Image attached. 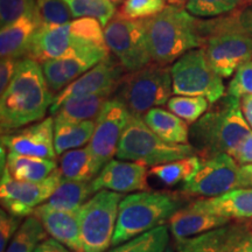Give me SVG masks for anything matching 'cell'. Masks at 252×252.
<instances>
[{
  "mask_svg": "<svg viewBox=\"0 0 252 252\" xmlns=\"http://www.w3.org/2000/svg\"><path fill=\"white\" fill-rule=\"evenodd\" d=\"M54 99L40 63L28 58L23 59L11 84L1 94V132L7 133L42 121Z\"/></svg>",
  "mask_w": 252,
  "mask_h": 252,
  "instance_id": "cell-1",
  "label": "cell"
},
{
  "mask_svg": "<svg viewBox=\"0 0 252 252\" xmlns=\"http://www.w3.org/2000/svg\"><path fill=\"white\" fill-rule=\"evenodd\" d=\"M214 104L189 131L190 145L201 159L220 153L232 156L252 132L242 112L241 99L226 94Z\"/></svg>",
  "mask_w": 252,
  "mask_h": 252,
  "instance_id": "cell-2",
  "label": "cell"
},
{
  "mask_svg": "<svg viewBox=\"0 0 252 252\" xmlns=\"http://www.w3.org/2000/svg\"><path fill=\"white\" fill-rule=\"evenodd\" d=\"M153 63L167 65L202 46L198 20L186 8L167 5L154 17L140 20Z\"/></svg>",
  "mask_w": 252,
  "mask_h": 252,
  "instance_id": "cell-3",
  "label": "cell"
},
{
  "mask_svg": "<svg viewBox=\"0 0 252 252\" xmlns=\"http://www.w3.org/2000/svg\"><path fill=\"white\" fill-rule=\"evenodd\" d=\"M184 198L171 191H137L123 197L119 203L112 247L166 224L181 209Z\"/></svg>",
  "mask_w": 252,
  "mask_h": 252,
  "instance_id": "cell-4",
  "label": "cell"
},
{
  "mask_svg": "<svg viewBox=\"0 0 252 252\" xmlns=\"http://www.w3.org/2000/svg\"><path fill=\"white\" fill-rule=\"evenodd\" d=\"M202 46L214 70L229 78L239 65L252 61V36L239 26L237 13L213 20H198Z\"/></svg>",
  "mask_w": 252,
  "mask_h": 252,
  "instance_id": "cell-5",
  "label": "cell"
},
{
  "mask_svg": "<svg viewBox=\"0 0 252 252\" xmlns=\"http://www.w3.org/2000/svg\"><path fill=\"white\" fill-rule=\"evenodd\" d=\"M197 156L190 144H169L151 130L143 117L131 115L123 132L116 157L119 160L158 166Z\"/></svg>",
  "mask_w": 252,
  "mask_h": 252,
  "instance_id": "cell-6",
  "label": "cell"
},
{
  "mask_svg": "<svg viewBox=\"0 0 252 252\" xmlns=\"http://www.w3.org/2000/svg\"><path fill=\"white\" fill-rule=\"evenodd\" d=\"M115 98L124 104L131 115L143 117L151 109L165 105L173 94L171 68L150 63L124 75Z\"/></svg>",
  "mask_w": 252,
  "mask_h": 252,
  "instance_id": "cell-7",
  "label": "cell"
},
{
  "mask_svg": "<svg viewBox=\"0 0 252 252\" xmlns=\"http://www.w3.org/2000/svg\"><path fill=\"white\" fill-rule=\"evenodd\" d=\"M252 187V165H239L231 156L220 153L201 159L193 179L182 186L186 195L216 197L238 188Z\"/></svg>",
  "mask_w": 252,
  "mask_h": 252,
  "instance_id": "cell-8",
  "label": "cell"
},
{
  "mask_svg": "<svg viewBox=\"0 0 252 252\" xmlns=\"http://www.w3.org/2000/svg\"><path fill=\"white\" fill-rule=\"evenodd\" d=\"M123 195L99 190L78 210L84 252H106L112 247Z\"/></svg>",
  "mask_w": 252,
  "mask_h": 252,
  "instance_id": "cell-9",
  "label": "cell"
},
{
  "mask_svg": "<svg viewBox=\"0 0 252 252\" xmlns=\"http://www.w3.org/2000/svg\"><path fill=\"white\" fill-rule=\"evenodd\" d=\"M173 94L204 97L216 103L224 97L223 78L214 70L203 48L189 50L171 67Z\"/></svg>",
  "mask_w": 252,
  "mask_h": 252,
  "instance_id": "cell-10",
  "label": "cell"
},
{
  "mask_svg": "<svg viewBox=\"0 0 252 252\" xmlns=\"http://www.w3.org/2000/svg\"><path fill=\"white\" fill-rule=\"evenodd\" d=\"M109 48L90 42L72 33L69 23L54 28L41 27L32 40L27 58L42 64L47 60L80 56L102 62Z\"/></svg>",
  "mask_w": 252,
  "mask_h": 252,
  "instance_id": "cell-11",
  "label": "cell"
},
{
  "mask_svg": "<svg viewBox=\"0 0 252 252\" xmlns=\"http://www.w3.org/2000/svg\"><path fill=\"white\" fill-rule=\"evenodd\" d=\"M104 37L110 52L127 71H137L152 63L140 20L117 14L104 27Z\"/></svg>",
  "mask_w": 252,
  "mask_h": 252,
  "instance_id": "cell-12",
  "label": "cell"
},
{
  "mask_svg": "<svg viewBox=\"0 0 252 252\" xmlns=\"http://www.w3.org/2000/svg\"><path fill=\"white\" fill-rule=\"evenodd\" d=\"M62 181L59 168L41 181H19L9 175L6 168L1 169L0 200L2 209L20 217L33 215L37 207L45 204L54 194Z\"/></svg>",
  "mask_w": 252,
  "mask_h": 252,
  "instance_id": "cell-13",
  "label": "cell"
},
{
  "mask_svg": "<svg viewBox=\"0 0 252 252\" xmlns=\"http://www.w3.org/2000/svg\"><path fill=\"white\" fill-rule=\"evenodd\" d=\"M130 118L127 108L115 97L104 104L97 116L94 134L88 146L100 171L117 153L122 134Z\"/></svg>",
  "mask_w": 252,
  "mask_h": 252,
  "instance_id": "cell-14",
  "label": "cell"
},
{
  "mask_svg": "<svg viewBox=\"0 0 252 252\" xmlns=\"http://www.w3.org/2000/svg\"><path fill=\"white\" fill-rule=\"evenodd\" d=\"M124 67L119 62H115L108 56L98 64H96L86 74L78 77L76 81L63 89L55 96L54 103L50 106L49 112L52 113L63 100L71 97L87 96V94L109 93L115 94L124 76Z\"/></svg>",
  "mask_w": 252,
  "mask_h": 252,
  "instance_id": "cell-15",
  "label": "cell"
},
{
  "mask_svg": "<svg viewBox=\"0 0 252 252\" xmlns=\"http://www.w3.org/2000/svg\"><path fill=\"white\" fill-rule=\"evenodd\" d=\"M1 146L12 153L55 160L54 118L50 116L27 127L2 133Z\"/></svg>",
  "mask_w": 252,
  "mask_h": 252,
  "instance_id": "cell-16",
  "label": "cell"
},
{
  "mask_svg": "<svg viewBox=\"0 0 252 252\" xmlns=\"http://www.w3.org/2000/svg\"><path fill=\"white\" fill-rule=\"evenodd\" d=\"M147 166L126 160H111L91 181L94 190H110L115 193H137L147 190Z\"/></svg>",
  "mask_w": 252,
  "mask_h": 252,
  "instance_id": "cell-17",
  "label": "cell"
},
{
  "mask_svg": "<svg viewBox=\"0 0 252 252\" xmlns=\"http://www.w3.org/2000/svg\"><path fill=\"white\" fill-rule=\"evenodd\" d=\"M33 215L40 220L50 237L56 239L72 252H84L78 212L55 209L45 203L37 207Z\"/></svg>",
  "mask_w": 252,
  "mask_h": 252,
  "instance_id": "cell-18",
  "label": "cell"
},
{
  "mask_svg": "<svg viewBox=\"0 0 252 252\" xmlns=\"http://www.w3.org/2000/svg\"><path fill=\"white\" fill-rule=\"evenodd\" d=\"M228 223L229 220L208 212L195 202H191L179 209L169 219L168 226L175 241H182L222 228Z\"/></svg>",
  "mask_w": 252,
  "mask_h": 252,
  "instance_id": "cell-19",
  "label": "cell"
},
{
  "mask_svg": "<svg viewBox=\"0 0 252 252\" xmlns=\"http://www.w3.org/2000/svg\"><path fill=\"white\" fill-rule=\"evenodd\" d=\"M40 28L41 23L35 8L8 26L2 27L0 32L1 59L27 58L32 40Z\"/></svg>",
  "mask_w": 252,
  "mask_h": 252,
  "instance_id": "cell-20",
  "label": "cell"
},
{
  "mask_svg": "<svg viewBox=\"0 0 252 252\" xmlns=\"http://www.w3.org/2000/svg\"><path fill=\"white\" fill-rule=\"evenodd\" d=\"M98 63L93 59L69 56L47 60L41 67L50 91L59 94Z\"/></svg>",
  "mask_w": 252,
  "mask_h": 252,
  "instance_id": "cell-21",
  "label": "cell"
},
{
  "mask_svg": "<svg viewBox=\"0 0 252 252\" xmlns=\"http://www.w3.org/2000/svg\"><path fill=\"white\" fill-rule=\"evenodd\" d=\"M194 202L229 220H252V187L234 189L220 196L198 198Z\"/></svg>",
  "mask_w": 252,
  "mask_h": 252,
  "instance_id": "cell-22",
  "label": "cell"
},
{
  "mask_svg": "<svg viewBox=\"0 0 252 252\" xmlns=\"http://www.w3.org/2000/svg\"><path fill=\"white\" fill-rule=\"evenodd\" d=\"M112 94L100 93L87 96L71 97L60 104L50 116L56 119H64L70 122L96 121L104 104L110 99Z\"/></svg>",
  "mask_w": 252,
  "mask_h": 252,
  "instance_id": "cell-23",
  "label": "cell"
},
{
  "mask_svg": "<svg viewBox=\"0 0 252 252\" xmlns=\"http://www.w3.org/2000/svg\"><path fill=\"white\" fill-rule=\"evenodd\" d=\"M146 125L169 144H188L189 127L184 119L162 108L151 109L143 116Z\"/></svg>",
  "mask_w": 252,
  "mask_h": 252,
  "instance_id": "cell-24",
  "label": "cell"
},
{
  "mask_svg": "<svg viewBox=\"0 0 252 252\" xmlns=\"http://www.w3.org/2000/svg\"><path fill=\"white\" fill-rule=\"evenodd\" d=\"M54 118V117H53ZM96 121L70 122L54 118V146L58 156L81 149L93 137Z\"/></svg>",
  "mask_w": 252,
  "mask_h": 252,
  "instance_id": "cell-25",
  "label": "cell"
},
{
  "mask_svg": "<svg viewBox=\"0 0 252 252\" xmlns=\"http://www.w3.org/2000/svg\"><path fill=\"white\" fill-rule=\"evenodd\" d=\"M4 168L15 180L41 181L58 169V163L55 160L9 152Z\"/></svg>",
  "mask_w": 252,
  "mask_h": 252,
  "instance_id": "cell-26",
  "label": "cell"
},
{
  "mask_svg": "<svg viewBox=\"0 0 252 252\" xmlns=\"http://www.w3.org/2000/svg\"><path fill=\"white\" fill-rule=\"evenodd\" d=\"M59 171L62 179L72 181L91 182L100 172L89 146L70 150L60 158Z\"/></svg>",
  "mask_w": 252,
  "mask_h": 252,
  "instance_id": "cell-27",
  "label": "cell"
},
{
  "mask_svg": "<svg viewBox=\"0 0 252 252\" xmlns=\"http://www.w3.org/2000/svg\"><path fill=\"white\" fill-rule=\"evenodd\" d=\"M96 194L91 182L72 181L62 179L54 194L47 201V204L60 210L78 212L81 207L91 196Z\"/></svg>",
  "mask_w": 252,
  "mask_h": 252,
  "instance_id": "cell-28",
  "label": "cell"
},
{
  "mask_svg": "<svg viewBox=\"0 0 252 252\" xmlns=\"http://www.w3.org/2000/svg\"><path fill=\"white\" fill-rule=\"evenodd\" d=\"M201 165V158L191 156L185 159L151 167L149 174L154 176L166 187H174L179 184H187L194 178Z\"/></svg>",
  "mask_w": 252,
  "mask_h": 252,
  "instance_id": "cell-29",
  "label": "cell"
},
{
  "mask_svg": "<svg viewBox=\"0 0 252 252\" xmlns=\"http://www.w3.org/2000/svg\"><path fill=\"white\" fill-rule=\"evenodd\" d=\"M169 226H161L119 244L108 252H165L169 245Z\"/></svg>",
  "mask_w": 252,
  "mask_h": 252,
  "instance_id": "cell-30",
  "label": "cell"
},
{
  "mask_svg": "<svg viewBox=\"0 0 252 252\" xmlns=\"http://www.w3.org/2000/svg\"><path fill=\"white\" fill-rule=\"evenodd\" d=\"M47 231L36 216L25 219L5 252H34L41 242L47 238Z\"/></svg>",
  "mask_w": 252,
  "mask_h": 252,
  "instance_id": "cell-31",
  "label": "cell"
},
{
  "mask_svg": "<svg viewBox=\"0 0 252 252\" xmlns=\"http://www.w3.org/2000/svg\"><path fill=\"white\" fill-rule=\"evenodd\" d=\"M74 18H93L105 27L115 17L116 7L111 0H64Z\"/></svg>",
  "mask_w": 252,
  "mask_h": 252,
  "instance_id": "cell-32",
  "label": "cell"
},
{
  "mask_svg": "<svg viewBox=\"0 0 252 252\" xmlns=\"http://www.w3.org/2000/svg\"><path fill=\"white\" fill-rule=\"evenodd\" d=\"M229 229L225 225L196 237L175 241L176 252H220Z\"/></svg>",
  "mask_w": 252,
  "mask_h": 252,
  "instance_id": "cell-33",
  "label": "cell"
},
{
  "mask_svg": "<svg viewBox=\"0 0 252 252\" xmlns=\"http://www.w3.org/2000/svg\"><path fill=\"white\" fill-rule=\"evenodd\" d=\"M167 108L187 124H194L208 111L209 100L204 97L173 96L167 102Z\"/></svg>",
  "mask_w": 252,
  "mask_h": 252,
  "instance_id": "cell-34",
  "label": "cell"
},
{
  "mask_svg": "<svg viewBox=\"0 0 252 252\" xmlns=\"http://www.w3.org/2000/svg\"><path fill=\"white\" fill-rule=\"evenodd\" d=\"M35 9L42 28L62 26L74 18L64 0H36Z\"/></svg>",
  "mask_w": 252,
  "mask_h": 252,
  "instance_id": "cell-35",
  "label": "cell"
},
{
  "mask_svg": "<svg viewBox=\"0 0 252 252\" xmlns=\"http://www.w3.org/2000/svg\"><path fill=\"white\" fill-rule=\"evenodd\" d=\"M242 0H186V9L191 15L214 18L230 13Z\"/></svg>",
  "mask_w": 252,
  "mask_h": 252,
  "instance_id": "cell-36",
  "label": "cell"
},
{
  "mask_svg": "<svg viewBox=\"0 0 252 252\" xmlns=\"http://www.w3.org/2000/svg\"><path fill=\"white\" fill-rule=\"evenodd\" d=\"M166 2L167 0H125L118 14L131 20H143L162 12Z\"/></svg>",
  "mask_w": 252,
  "mask_h": 252,
  "instance_id": "cell-37",
  "label": "cell"
},
{
  "mask_svg": "<svg viewBox=\"0 0 252 252\" xmlns=\"http://www.w3.org/2000/svg\"><path fill=\"white\" fill-rule=\"evenodd\" d=\"M72 33L83 37L90 42L96 45L106 47L105 37H104V30L98 20L93 18H78L69 23Z\"/></svg>",
  "mask_w": 252,
  "mask_h": 252,
  "instance_id": "cell-38",
  "label": "cell"
},
{
  "mask_svg": "<svg viewBox=\"0 0 252 252\" xmlns=\"http://www.w3.org/2000/svg\"><path fill=\"white\" fill-rule=\"evenodd\" d=\"M220 252H252V234L248 226H230Z\"/></svg>",
  "mask_w": 252,
  "mask_h": 252,
  "instance_id": "cell-39",
  "label": "cell"
},
{
  "mask_svg": "<svg viewBox=\"0 0 252 252\" xmlns=\"http://www.w3.org/2000/svg\"><path fill=\"white\" fill-rule=\"evenodd\" d=\"M36 0H0V24L8 26L35 8Z\"/></svg>",
  "mask_w": 252,
  "mask_h": 252,
  "instance_id": "cell-40",
  "label": "cell"
},
{
  "mask_svg": "<svg viewBox=\"0 0 252 252\" xmlns=\"http://www.w3.org/2000/svg\"><path fill=\"white\" fill-rule=\"evenodd\" d=\"M226 94L239 99L245 94H252V61L239 65L232 80L230 81Z\"/></svg>",
  "mask_w": 252,
  "mask_h": 252,
  "instance_id": "cell-41",
  "label": "cell"
},
{
  "mask_svg": "<svg viewBox=\"0 0 252 252\" xmlns=\"http://www.w3.org/2000/svg\"><path fill=\"white\" fill-rule=\"evenodd\" d=\"M21 219L1 209L0 212V252H5L21 225Z\"/></svg>",
  "mask_w": 252,
  "mask_h": 252,
  "instance_id": "cell-42",
  "label": "cell"
},
{
  "mask_svg": "<svg viewBox=\"0 0 252 252\" xmlns=\"http://www.w3.org/2000/svg\"><path fill=\"white\" fill-rule=\"evenodd\" d=\"M21 60L23 59H1V63H0V93L1 94L11 84Z\"/></svg>",
  "mask_w": 252,
  "mask_h": 252,
  "instance_id": "cell-43",
  "label": "cell"
},
{
  "mask_svg": "<svg viewBox=\"0 0 252 252\" xmlns=\"http://www.w3.org/2000/svg\"><path fill=\"white\" fill-rule=\"evenodd\" d=\"M231 157L239 165H252V132Z\"/></svg>",
  "mask_w": 252,
  "mask_h": 252,
  "instance_id": "cell-44",
  "label": "cell"
},
{
  "mask_svg": "<svg viewBox=\"0 0 252 252\" xmlns=\"http://www.w3.org/2000/svg\"><path fill=\"white\" fill-rule=\"evenodd\" d=\"M34 252H72L67 247L60 243L54 238H46L37 245Z\"/></svg>",
  "mask_w": 252,
  "mask_h": 252,
  "instance_id": "cell-45",
  "label": "cell"
},
{
  "mask_svg": "<svg viewBox=\"0 0 252 252\" xmlns=\"http://www.w3.org/2000/svg\"><path fill=\"white\" fill-rule=\"evenodd\" d=\"M238 23L242 30L252 36V7L245 8L244 11L237 13Z\"/></svg>",
  "mask_w": 252,
  "mask_h": 252,
  "instance_id": "cell-46",
  "label": "cell"
},
{
  "mask_svg": "<svg viewBox=\"0 0 252 252\" xmlns=\"http://www.w3.org/2000/svg\"><path fill=\"white\" fill-rule=\"evenodd\" d=\"M169 2V5H178L182 6V4H186V0H167Z\"/></svg>",
  "mask_w": 252,
  "mask_h": 252,
  "instance_id": "cell-47",
  "label": "cell"
},
{
  "mask_svg": "<svg viewBox=\"0 0 252 252\" xmlns=\"http://www.w3.org/2000/svg\"><path fill=\"white\" fill-rule=\"evenodd\" d=\"M165 252H176V250H175V249H174V248H173V247H172V245H171V244H169V245H168V248H167V249H166V251H165Z\"/></svg>",
  "mask_w": 252,
  "mask_h": 252,
  "instance_id": "cell-48",
  "label": "cell"
},
{
  "mask_svg": "<svg viewBox=\"0 0 252 252\" xmlns=\"http://www.w3.org/2000/svg\"><path fill=\"white\" fill-rule=\"evenodd\" d=\"M247 226H248V229L250 230V231H251V234H252V220H251L250 223H249V225H247Z\"/></svg>",
  "mask_w": 252,
  "mask_h": 252,
  "instance_id": "cell-49",
  "label": "cell"
},
{
  "mask_svg": "<svg viewBox=\"0 0 252 252\" xmlns=\"http://www.w3.org/2000/svg\"><path fill=\"white\" fill-rule=\"evenodd\" d=\"M113 4H119V2H122L123 0H111Z\"/></svg>",
  "mask_w": 252,
  "mask_h": 252,
  "instance_id": "cell-50",
  "label": "cell"
},
{
  "mask_svg": "<svg viewBox=\"0 0 252 252\" xmlns=\"http://www.w3.org/2000/svg\"><path fill=\"white\" fill-rule=\"evenodd\" d=\"M248 1H251L252 2V0H248Z\"/></svg>",
  "mask_w": 252,
  "mask_h": 252,
  "instance_id": "cell-51",
  "label": "cell"
}]
</instances>
